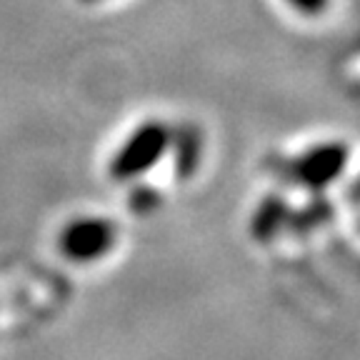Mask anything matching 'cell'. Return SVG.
Masks as SVG:
<instances>
[{
  "label": "cell",
  "instance_id": "6da1fadb",
  "mask_svg": "<svg viewBox=\"0 0 360 360\" xmlns=\"http://www.w3.org/2000/svg\"><path fill=\"white\" fill-rule=\"evenodd\" d=\"M170 143L168 130L160 123H146L128 138L123 148L115 153L110 163V175L115 180H130L135 175H143L158 163Z\"/></svg>",
  "mask_w": 360,
  "mask_h": 360
},
{
  "label": "cell",
  "instance_id": "7a4b0ae2",
  "mask_svg": "<svg viewBox=\"0 0 360 360\" xmlns=\"http://www.w3.org/2000/svg\"><path fill=\"white\" fill-rule=\"evenodd\" d=\"M60 253L73 263H93L115 245V225L105 218H78L60 233Z\"/></svg>",
  "mask_w": 360,
  "mask_h": 360
},
{
  "label": "cell",
  "instance_id": "3957f363",
  "mask_svg": "<svg viewBox=\"0 0 360 360\" xmlns=\"http://www.w3.org/2000/svg\"><path fill=\"white\" fill-rule=\"evenodd\" d=\"M195 148H198V141L191 133H186L178 141V170L180 173H191L193 170V163H195Z\"/></svg>",
  "mask_w": 360,
  "mask_h": 360
},
{
  "label": "cell",
  "instance_id": "277c9868",
  "mask_svg": "<svg viewBox=\"0 0 360 360\" xmlns=\"http://www.w3.org/2000/svg\"><path fill=\"white\" fill-rule=\"evenodd\" d=\"M155 205H158V195L150 188H135V191L130 193V208H133L135 213H148V210H153Z\"/></svg>",
  "mask_w": 360,
  "mask_h": 360
},
{
  "label": "cell",
  "instance_id": "5b68a950",
  "mask_svg": "<svg viewBox=\"0 0 360 360\" xmlns=\"http://www.w3.org/2000/svg\"><path fill=\"white\" fill-rule=\"evenodd\" d=\"M85 3H96V0H85Z\"/></svg>",
  "mask_w": 360,
  "mask_h": 360
}]
</instances>
